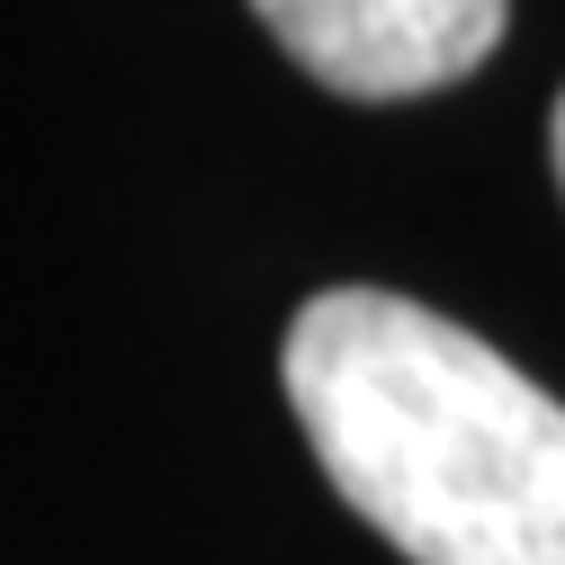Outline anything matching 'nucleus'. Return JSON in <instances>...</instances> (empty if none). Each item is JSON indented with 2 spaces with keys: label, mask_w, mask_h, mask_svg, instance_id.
Returning a JSON list of instances; mask_svg holds the SVG:
<instances>
[{
  "label": "nucleus",
  "mask_w": 565,
  "mask_h": 565,
  "mask_svg": "<svg viewBox=\"0 0 565 565\" xmlns=\"http://www.w3.org/2000/svg\"><path fill=\"white\" fill-rule=\"evenodd\" d=\"M278 369L315 467L386 547L565 565V404L493 341L386 288H323Z\"/></svg>",
  "instance_id": "obj_1"
},
{
  "label": "nucleus",
  "mask_w": 565,
  "mask_h": 565,
  "mask_svg": "<svg viewBox=\"0 0 565 565\" xmlns=\"http://www.w3.org/2000/svg\"><path fill=\"white\" fill-rule=\"evenodd\" d=\"M547 162H556V189H565V99H556V117H547Z\"/></svg>",
  "instance_id": "obj_3"
},
{
  "label": "nucleus",
  "mask_w": 565,
  "mask_h": 565,
  "mask_svg": "<svg viewBox=\"0 0 565 565\" xmlns=\"http://www.w3.org/2000/svg\"><path fill=\"white\" fill-rule=\"evenodd\" d=\"M306 82L341 99H422L503 45L512 0H252Z\"/></svg>",
  "instance_id": "obj_2"
}]
</instances>
